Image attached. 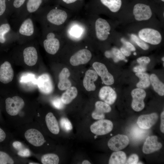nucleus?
Returning <instances> with one entry per match:
<instances>
[{
  "label": "nucleus",
  "mask_w": 164,
  "mask_h": 164,
  "mask_svg": "<svg viewBox=\"0 0 164 164\" xmlns=\"http://www.w3.org/2000/svg\"><path fill=\"white\" fill-rule=\"evenodd\" d=\"M33 15L36 20L39 22L42 28L59 29L66 21L67 12L57 8L49 9L40 8Z\"/></svg>",
  "instance_id": "nucleus-1"
},
{
  "label": "nucleus",
  "mask_w": 164,
  "mask_h": 164,
  "mask_svg": "<svg viewBox=\"0 0 164 164\" xmlns=\"http://www.w3.org/2000/svg\"><path fill=\"white\" fill-rule=\"evenodd\" d=\"M41 38L44 48L48 53L55 55L60 46L59 29L42 28Z\"/></svg>",
  "instance_id": "nucleus-2"
},
{
  "label": "nucleus",
  "mask_w": 164,
  "mask_h": 164,
  "mask_svg": "<svg viewBox=\"0 0 164 164\" xmlns=\"http://www.w3.org/2000/svg\"><path fill=\"white\" fill-rule=\"evenodd\" d=\"M33 15L25 19L20 23L16 31L17 41L21 43L33 40L37 34V30Z\"/></svg>",
  "instance_id": "nucleus-3"
},
{
  "label": "nucleus",
  "mask_w": 164,
  "mask_h": 164,
  "mask_svg": "<svg viewBox=\"0 0 164 164\" xmlns=\"http://www.w3.org/2000/svg\"><path fill=\"white\" fill-rule=\"evenodd\" d=\"M131 13L133 21L138 22L150 21L154 15L151 6L142 2L135 3L132 7Z\"/></svg>",
  "instance_id": "nucleus-4"
},
{
  "label": "nucleus",
  "mask_w": 164,
  "mask_h": 164,
  "mask_svg": "<svg viewBox=\"0 0 164 164\" xmlns=\"http://www.w3.org/2000/svg\"><path fill=\"white\" fill-rule=\"evenodd\" d=\"M43 1V0H26L18 14L14 18L15 26L18 28L23 20L38 11L41 8Z\"/></svg>",
  "instance_id": "nucleus-5"
},
{
  "label": "nucleus",
  "mask_w": 164,
  "mask_h": 164,
  "mask_svg": "<svg viewBox=\"0 0 164 164\" xmlns=\"http://www.w3.org/2000/svg\"><path fill=\"white\" fill-rule=\"evenodd\" d=\"M136 34L145 43L152 45H157L162 42V35L160 31L155 28L145 27L139 29Z\"/></svg>",
  "instance_id": "nucleus-6"
},
{
  "label": "nucleus",
  "mask_w": 164,
  "mask_h": 164,
  "mask_svg": "<svg viewBox=\"0 0 164 164\" xmlns=\"http://www.w3.org/2000/svg\"><path fill=\"white\" fill-rule=\"evenodd\" d=\"M94 26L95 36L97 39L104 41L109 38L112 27L108 21L99 17L95 20Z\"/></svg>",
  "instance_id": "nucleus-7"
},
{
  "label": "nucleus",
  "mask_w": 164,
  "mask_h": 164,
  "mask_svg": "<svg viewBox=\"0 0 164 164\" xmlns=\"http://www.w3.org/2000/svg\"><path fill=\"white\" fill-rule=\"evenodd\" d=\"M16 31L13 30L8 19L0 22V45L4 46L17 41Z\"/></svg>",
  "instance_id": "nucleus-8"
},
{
  "label": "nucleus",
  "mask_w": 164,
  "mask_h": 164,
  "mask_svg": "<svg viewBox=\"0 0 164 164\" xmlns=\"http://www.w3.org/2000/svg\"><path fill=\"white\" fill-rule=\"evenodd\" d=\"M5 102L6 112L11 116L18 114L25 104L23 99L18 96L7 97L5 99Z\"/></svg>",
  "instance_id": "nucleus-9"
},
{
  "label": "nucleus",
  "mask_w": 164,
  "mask_h": 164,
  "mask_svg": "<svg viewBox=\"0 0 164 164\" xmlns=\"http://www.w3.org/2000/svg\"><path fill=\"white\" fill-rule=\"evenodd\" d=\"M113 128V124L110 120L100 119L93 123L90 126L92 132L97 135H103L110 132Z\"/></svg>",
  "instance_id": "nucleus-10"
},
{
  "label": "nucleus",
  "mask_w": 164,
  "mask_h": 164,
  "mask_svg": "<svg viewBox=\"0 0 164 164\" xmlns=\"http://www.w3.org/2000/svg\"><path fill=\"white\" fill-rule=\"evenodd\" d=\"M131 95L133 98L132 108L136 111L142 110L145 107L144 100L146 96L145 91L142 88H136L132 91Z\"/></svg>",
  "instance_id": "nucleus-11"
},
{
  "label": "nucleus",
  "mask_w": 164,
  "mask_h": 164,
  "mask_svg": "<svg viewBox=\"0 0 164 164\" xmlns=\"http://www.w3.org/2000/svg\"><path fill=\"white\" fill-rule=\"evenodd\" d=\"M93 67L97 75L100 76L103 83L107 85H111L114 82L113 76L109 73L104 64L97 62H94Z\"/></svg>",
  "instance_id": "nucleus-12"
},
{
  "label": "nucleus",
  "mask_w": 164,
  "mask_h": 164,
  "mask_svg": "<svg viewBox=\"0 0 164 164\" xmlns=\"http://www.w3.org/2000/svg\"><path fill=\"white\" fill-rule=\"evenodd\" d=\"M129 143V139L127 136L118 134L110 139L108 145L110 149L117 151L125 148L128 145Z\"/></svg>",
  "instance_id": "nucleus-13"
},
{
  "label": "nucleus",
  "mask_w": 164,
  "mask_h": 164,
  "mask_svg": "<svg viewBox=\"0 0 164 164\" xmlns=\"http://www.w3.org/2000/svg\"><path fill=\"white\" fill-rule=\"evenodd\" d=\"M92 54L87 49H81L73 54L70 59V63L73 66H77L88 63L91 60Z\"/></svg>",
  "instance_id": "nucleus-14"
},
{
  "label": "nucleus",
  "mask_w": 164,
  "mask_h": 164,
  "mask_svg": "<svg viewBox=\"0 0 164 164\" xmlns=\"http://www.w3.org/2000/svg\"><path fill=\"white\" fill-rule=\"evenodd\" d=\"M22 55L25 63L28 66H33L36 63L38 57V51L33 45L26 46L22 50Z\"/></svg>",
  "instance_id": "nucleus-15"
},
{
  "label": "nucleus",
  "mask_w": 164,
  "mask_h": 164,
  "mask_svg": "<svg viewBox=\"0 0 164 164\" xmlns=\"http://www.w3.org/2000/svg\"><path fill=\"white\" fill-rule=\"evenodd\" d=\"M25 137L29 143L35 146H40L45 142L44 137L41 132L34 128L27 130L25 132Z\"/></svg>",
  "instance_id": "nucleus-16"
},
{
  "label": "nucleus",
  "mask_w": 164,
  "mask_h": 164,
  "mask_svg": "<svg viewBox=\"0 0 164 164\" xmlns=\"http://www.w3.org/2000/svg\"><path fill=\"white\" fill-rule=\"evenodd\" d=\"M14 71L10 63L6 60L0 65V82L7 84L12 80Z\"/></svg>",
  "instance_id": "nucleus-17"
},
{
  "label": "nucleus",
  "mask_w": 164,
  "mask_h": 164,
  "mask_svg": "<svg viewBox=\"0 0 164 164\" xmlns=\"http://www.w3.org/2000/svg\"><path fill=\"white\" fill-rule=\"evenodd\" d=\"M37 84L40 91L43 94H49L53 91L52 80L50 75L47 73H43L38 77Z\"/></svg>",
  "instance_id": "nucleus-18"
},
{
  "label": "nucleus",
  "mask_w": 164,
  "mask_h": 164,
  "mask_svg": "<svg viewBox=\"0 0 164 164\" xmlns=\"http://www.w3.org/2000/svg\"><path fill=\"white\" fill-rule=\"evenodd\" d=\"M158 118V116L155 113L142 115L138 118L137 124L139 127L141 129H148L155 124Z\"/></svg>",
  "instance_id": "nucleus-19"
},
{
  "label": "nucleus",
  "mask_w": 164,
  "mask_h": 164,
  "mask_svg": "<svg viewBox=\"0 0 164 164\" xmlns=\"http://www.w3.org/2000/svg\"><path fill=\"white\" fill-rule=\"evenodd\" d=\"M162 146L161 143L158 142L157 136H148L143 145L142 151L145 154L151 153L160 149Z\"/></svg>",
  "instance_id": "nucleus-20"
},
{
  "label": "nucleus",
  "mask_w": 164,
  "mask_h": 164,
  "mask_svg": "<svg viewBox=\"0 0 164 164\" xmlns=\"http://www.w3.org/2000/svg\"><path fill=\"white\" fill-rule=\"evenodd\" d=\"M99 96L101 100L104 102L111 105L115 101L117 94L115 91L110 87L104 86L100 90Z\"/></svg>",
  "instance_id": "nucleus-21"
},
{
  "label": "nucleus",
  "mask_w": 164,
  "mask_h": 164,
  "mask_svg": "<svg viewBox=\"0 0 164 164\" xmlns=\"http://www.w3.org/2000/svg\"><path fill=\"white\" fill-rule=\"evenodd\" d=\"M111 110L109 104L101 101H97L95 104V109L92 113V117L96 120L104 119V114L110 112Z\"/></svg>",
  "instance_id": "nucleus-22"
},
{
  "label": "nucleus",
  "mask_w": 164,
  "mask_h": 164,
  "mask_svg": "<svg viewBox=\"0 0 164 164\" xmlns=\"http://www.w3.org/2000/svg\"><path fill=\"white\" fill-rule=\"evenodd\" d=\"M98 78L97 74L95 71L89 70L85 73L83 84L85 89L88 91H94L96 88L94 83Z\"/></svg>",
  "instance_id": "nucleus-23"
},
{
  "label": "nucleus",
  "mask_w": 164,
  "mask_h": 164,
  "mask_svg": "<svg viewBox=\"0 0 164 164\" xmlns=\"http://www.w3.org/2000/svg\"><path fill=\"white\" fill-rule=\"evenodd\" d=\"M70 75V72L67 68L65 67L62 70L59 76L58 87L60 90H64L71 86V83L68 79Z\"/></svg>",
  "instance_id": "nucleus-24"
},
{
  "label": "nucleus",
  "mask_w": 164,
  "mask_h": 164,
  "mask_svg": "<svg viewBox=\"0 0 164 164\" xmlns=\"http://www.w3.org/2000/svg\"><path fill=\"white\" fill-rule=\"evenodd\" d=\"M101 4L111 13H119L121 10L122 0H100Z\"/></svg>",
  "instance_id": "nucleus-25"
},
{
  "label": "nucleus",
  "mask_w": 164,
  "mask_h": 164,
  "mask_svg": "<svg viewBox=\"0 0 164 164\" xmlns=\"http://www.w3.org/2000/svg\"><path fill=\"white\" fill-rule=\"evenodd\" d=\"M45 121L49 130L54 134H58L60 128L57 120L53 113H48L46 115Z\"/></svg>",
  "instance_id": "nucleus-26"
},
{
  "label": "nucleus",
  "mask_w": 164,
  "mask_h": 164,
  "mask_svg": "<svg viewBox=\"0 0 164 164\" xmlns=\"http://www.w3.org/2000/svg\"><path fill=\"white\" fill-rule=\"evenodd\" d=\"M77 90L74 87H70L67 89L61 97V100L64 104L70 103L77 96Z\"/></svg>",
  "instance_id": "nucleus-27"
},
{
  "label": "nucleus",
  "mask_w": 164,
  "mask_h": 164,
  "mask_svg": "<svg viewBox=\"0 0 164 164\" xmlns=\"http://www.w3.org/2000/svg\"><path fill=\"white\" fill-rule=\"evenodd\" d=\"M150 83L154 90L159 95L162 96L164 95V84L158 78L157 76L152 74L150 77Z\"/></svg>",
  "instance_id": "nucleus-28"
},
{
  "label": "nucleus",
  "mask_w": 164,
  "mask_h": 164,
  "mask_svg": "<svg viewBox=\"0 0 164 164\" xmlns=\"http://www.w3.org/2000/svg\"><path fill=\"white\" fill-rule=\"evenodd\" d=\"M125 153L121 151H117L111 155L109 161V164H123L126 162Z\"/></svg>",
  "instance_id": "nucleus-29"
},
{
  "label": "nucleus",
  "mask_w": 164,
  "mask_h": 164,
  "mask_svg": "<svg viewBox=\"0 0 164 164\" xmlns=\"http://www.w3.org/2000/svg\"><path fill=\"white\" fill-rule=\"evenodd\" d=\"M135 75L139 79V81L136 84L138 88L144 89L149 87L151 83L148 74L144 72L136 73Z\"/></svg>",
  "instance_id": "nucleus-30"
},
{
  "label": "nucleus",
  "mask_w": 164,
  "mask_h": 164,
  "mask_svg": "<svg viewBox=\"0 0 164 164\" xmlns=\"http://www.w3.org/2000/svg\"><path fill=\"white\" fill-rule=\"evenodd\" d=\"M59 159L58 156L53 153H48L43 155L41 158V162L43 164H57Z\"/></svg>",
  "instance_id": "nucleus-31"
},
{
  "label": "nucleus",
  "mask_w": 164,
  "mask_h": 164,
  "mask_svg": "<svg viewBox=\"0 0 164 164\" xmlns=\"http://www.w3.org/2000/svg\"><path fill=\"white\" fill-rule=\"evenodd\" d=\"M9 16L8 3L7 0H0V22Z\"/></svg>",
  "instance_id": "nucleus-32"
},
{
  "label": "nucleus",
  "mask_w": 164,
  "mask_h": 164,
  "mask_svg": "<svg viewBox=\"0 0 164 164\" xmlns=\"http://www.w3.org/2000/svg\"><path fill=\"white\" fill-rule=\"evenodd\" d=\"M129 36L131 40L142 50H146L149 49L148 44L141 39L136 34L132 33L129 34Z\"/></svg>",
  "instance_id": "nucleus-33"
},
{
  "label": "nucleus",
  "mask_w": 164,
  "mask_h": 164,
  "mask_svg": "<svg viewBox=\"0 0 164 164\" xmlns=\"http://www.w3.org/2000/svg\"><path fill=\"white\" fill-rule=\"evenodd\" d=\"M37 80L34 74L31 73L23 74L20 77V82L22 83H27L32 82L34 84H37Z\"/></svg>",
  "instance_id": "nucleus-34"
},
{
  "label": "nucleus",
  "mask_w": 164,
  "mask_h": 164,
  "mask_svg": "<svg viewBox=\"0 0 164 164\" xmlns=\"http://www.w3.org/2000/svg\"><path fill=\"white\" fill-rule=\"evenodd\" d=\"M14 161L7 152L0 150V164H13Z\"/></svg>",
  "instance_id": "nucleus-35"
},
{
  "label": "nucleus",
  "mask_w": 164,
  "mask_h": 164,
  "mask_svg": "<svg viewBox=\"0 0 164 164\" xmlns=\"http://www.w3.org/2000/svg\"><path fill=\"white\" fill-rule=\"evenodd\" d=\"M60 124L62 129L66 132H69L73 128L71 122L66 118H62L60 120Z\"/></svg>",
  "instance_id": "nucleus-36"
},
{
  "label": "nucleus",
  "mask_w": 164,
  "mask_h": 164,
  "mask_svg": "<svg viewBox=\"0 0 164 164\" xmlns=\"http://www.w3.org/2000/svg\"><path fill=\"white\" fill-rule=\"evenodd\" d=\"M115 58L117 60H125V56L121 52V50L117 48H113L111 50Z\"/></svg>",
  "instance_id": "nucleus-37"
},
{
  "label": "nucleus",
  "mask_w": 164,
  "mask_h": 164,
  "mask_svg": "<svg viewBox=\"0 0 164 164\" xmlns=\"http://www.w3.org/2000/svg\"><path fill=\"white\" fill-rule=\"evenodd\" d=\"M53 105L56 108L58 109H63L64 106V104L62 102L61 98L57 97L53 99L52 101Z\"/></svg>",
  "instance_id": "nucleus-38"
},
{
  "label": "nucleus",
  "mask_w": 164,
  "mask_h": 164,
  "mask_svg": "<svg viewBox=\"0 0 164 164\" xmlns=\"http://www.w3.org/2000/svg\"><path fill=\"white\" fill-rule=\"evenodd\" d=\"M137 61L139 65L146 66L150 62V59L148 56H143L138 58Z\"/></svg>",
  "instance_id": "nucleus-39"
},
{
  "label": "nucleus",
  "mask_w": 164,
  "mask_h": 164,
  "mask_svg": "<svg viewBox=\"0 0 164 164\" xmlns=\"http://www.w3.org/2000/svg\"><path fill=\"white\" fill-rule=\"evenodd\" d=\"M121 42L123 43V46L128 49L131 51H135L136 49L134 46L130 42L124 38L121 39Z\"/></svg>",
  "instance_id": "nucleus-40"
},
{
  "label": "nucleus",
  "mask_w": 164,
  "mask_h": 164,
  "mask_svg": "<svg viewBox=\"0 0 164 164\" xmlns=\"http://www.w3.org/2000/svg\"><path fill=\"white\" fill-rule=\"evenodd\" d=\"M138 157L135 154H134L130 155L128 159L126 164H137L138 161Z\"/></svg>",
  "instance_id": "nucleus-41"
},
{
  "label": "nucleus",
  "mask_w": 164,
  "mask_h": 164,
  "mask_svg": "<svg viewBox=\"0 0 164 164\" xmlns=\"http://www.w3.org/2000/svg\"><path fill=\"white\" fill-rule=\"evenodd\" d=\"M146 70V66L141 65L134 67L133 69V71L136 73H144Z\"/></svg>",
  "instance_id": "nucleus-42"
},
{
  "label": "nucleus",
  "mask_w": 164,
  "mask_h": 164,
  "mask_svg": "<svg viewBox=\"0 0 164 164\" xmlns=\"http://www.w3.org/2000/svg\"><path fill=\"white\" fill-rule=\"evenodd\" d=\"M30 152L28 149H23L18 152L19 155L22 157H28L30 155Z\"/></svg>",
  "instance_id": "nucleus-43"
},
{
  "label": "nucleus",
  "mask_w": 164,
  "mask_h": 164,
  "mask_svg": "<svg viewBox=\"0 0 164 164\" xmlns=\"http://www.w3.org/2000/svg\"><path fill=\"white\" fill-rule=\"evenodd\" d=\"M6 132L0 127V144L5 142L6 140Z\"/></svg>",
  "instance_id": "nucleus-44"
},
{
  "label": "nucleus",
  "mask_w": 164,
  "mask_h": 164,
  "mask_svg": "<svg viewBox=\"0 0 164 164\" xmlns=\"http://www.w3.org/2000/svg\"><path fill=\"white\" fill-rule=\"evenodd\" d=\"M14 148L19 151L22 149L23 148V145L22 143L19 141H15L12 144Z\"/></svg>",
  "instance_id": "nucleus-45"
},
{
  "label": "nucleus",
  "mask_w": 164,
  "mask_h": 164,
  "mask_svg": "<svg viewBox=\"0 0 164 164\" xmlns=\"http://www.w3.org/2000/svg\"><path fill=\"white\" fill-rule=\"evenodd\" d=\"M120 50L125 56H128L131 54V51L124 46L121 47Z\"/></svg>",
  "instance_id": "nucleus-46"
},
{
  "label": "nucleus",
  "mask_w": 164,
  "mask_h": 164,
  "mask_svg": "<svg viewBox=\"0 0 164 164\" xmlns=\"http://www.w3.org/2000/svg\"><path fill=\"white\" fill-rule=\"evenodd\" d=\"M161 124L160 125V129L161 132H164V112L163 111L161 114Z\"/></svg>",
  "instance_id": "nucleus-47"
},
{
  "label": "nucleus",
  "mask_w": 164,
  "mask_h": 164,
  "mask_svg": "<svg viewBox=\"0 0 164 164\" xmlns=\"http://www.w3.org/2000/svg\"><path fill=\"white\" fill-rule=\"evenodd\" d=\"M62 1L67 4L74 3L77 0H62Z\"/></svg>",
  "instance_id": "nucleus-48"
},
{
  "label": "nucleus",
  "mask_w": 164,
  "mask_h": 164,
  "mask_svg": "<svg viewBox=\"0 0 164 164\" xmlns=\"http://www.w3.org/2000/svg\"><path fill=\"white\" fill-rule=\"evenodd\" d=\"M82 164H91L90 162L87 160H84L83 161L82 163Z\"/></svg>",
  "instance_id": "nucleus-49"
},
{
  "label": "nucleus",
  "mask_w": 164,
  "mask_h": 164,
  "mask_svg": "<svg viewBox=\"0 0 164 164\" xmlns=\"http://www.w3.org/2000/svg\"><path fill=\"white\" fill-rule=\"evenodd\" d=\"M29 164H38V163H34V162H30V163H29Z\"/></svg>",
  "instance_id": "nucleus-50"
},
{
  "label": "nucleus",
  "mask_w": 164,
  "mask_h": 164,
  "mask_svg": "<svg viewBox=\"0 0 164 164\" xmlns=\"http://www.w3.org/2000/svg\"><path fill=\"white\" fill-rule=\"evenodd\" d=\"M1 110H0V120H1Z\"/></svg>",
  "instance_id": "nucleus-51"
},
{
  "label": "nucleus",
  "mask_w": 164,
  "mask_h": 164,
  "mask_svg": "<svg viewBox=\"0 0 164 164\" xmlns=\"http://www.w3.org/2000/svg\"><path fill=\"white\" fill-rule=\"evenodd\" d=\"M160 1H161L162 2H164V0H160Z\"/></svg>",
  "instance_id": "nucleus-52"
},
{
  "label": "nucleus",
  "mask_w": 164,
  "mask_h": 164,
  "mask_svg": "<svg viewBox=\"0 0 164 164\" xmlns=\"http://www.w3.org/2000/svg\"><path fill=\"white\" fill-rule=\"evenodd\" d=\"M164 57H163L162 58V60L163 61H164Z\"/></svg>",
  "instance_id": "nucleus-53"
}]
</instances>
